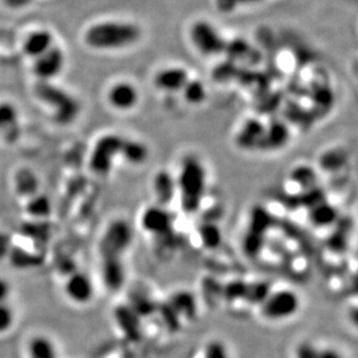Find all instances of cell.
I'll list each match as a JSON object with an SVG mask.
<instances>
[{
    "mask_svg": "<svg viewBox=\"0 0 358 358\" xmlns=\"http://www.w3.org/2000/svg\"><path fill=\"white\" fill-rule=\"evenodd\" d=\"M64 66V55L57 48H51L45 54L38 57L35 72L41 78H54Z\"/></svg>",
    "mask_w": 358,
    "mask_h": 358,
    "instance_id": "10",
    "label": "cell"
},
{
    "mask_svg": "<svg viewBox=\"0 0 358 358\" xmlns=\"http://www.w3.org/2000/svg\"><path fill=\"white\" fill-rule=\"evenodd\" d=\"M266 127L259 121L247 122L239 136V142L241 145L250 146L262 145L264 142Z\"/></svg>",
    "mask_w": 358,
    "mask_h": 358,
    "instance_id": "17",
    "label": "cell"
},
{
    "mask_svg": "<svg viewBox=\"0 0 358 358\" xmlns=\"http://www.w3.org/2000/svg\"><path fill=\"white\" fill-rule=\"evenodd\" d=\"M190 38L197 50L206 56H216L225 51L227 42L213 24L206 21H197L193 24Z\"/></svg>",
    "mask_w": 358,
    "mask_h": 358,
    "instance_id": "6",
    "label": "cell"
},
{
    "mask_svg": "<svg viewBox=\"0 0 358 358\" xmlns=\"http://www.w3.org/2000/svg\"><path fill=\"white\" fill-rule=\"evenodd\" d=\"M153 187H155L157 199L159 202V206H162L169 204L176 193V181L173 179L169 172L165 171L157 174Z\"/></svg>",
    "mask_w": 358,
    "mask_h": 358,
    "instance_id": "15",
    "label": "cell"
},
{
    "mask_svg": "<svg viewBox=\"0 0 358 358\" xmlns=\"http://www.w3.org/2000/svg\"><path fill=\"white\" fill-rule=\"evenodd\" d=\"M64 292L72 303L87 304L94 296V283L87 274L81 271L73 273L65 282Z\"/></svg>",
    "mask_w": 358,
    "mask_h": 358,
    "instance_id": "8",
    "label": "cell"
},
{
    "mask_svg": "<svg viewBox=\"0 0 358 358\" xmlns=\"http://www.w3.org/2000/svg\"><path fill=\"white\" fill-rule=\"evenodd\" d=\"M225 51L230 55V57L239 58V59L252 56L250 44L243 38H237V40L231 41L230 43H227Z\"/></svg>",
    "mask_w": 358,
    "mask_h": 358,
    "instance_id": "23",
    "label": "cell"
},
{
    "mask_svg": "<svg viewBox=\"0 0 358 358\" xmlns=\"http://www.w3.org/2000/svg\"><path fill=\"white\" fill-rule=\"evenodd\" d=\"M206 174L202 164L193 157L187 158L176 180V190L181 196V206L188 213L199 210L206 192Z\"/></svg>",
    "mask_w": 358,
    "mask_h": 358,
    "instance_id": "2",
    "label": "cell"
},
{
    "mask_svg": "<svg viewBox=\"0 0 358 358\" xmlns=\"http://www.w3.org/2000/svg\"><path fill=\"white\" fill-rule=\"evenodd\" d=\"M141 31L135 24L117 21H106L92 26L85 35L88 45L101 50H113L135 43Z\"/></svg>",
    "mask_w": 358,
    "mask_h": 358,
    "instance_id": "1",
    "label": "cell"
},
{
    "mask_svg": "<svg viewBox=\"0 0 358 358\" xmlns=\"http://www.w3.org/2000/svg\"><path fill=\"white\" fill-rule=\"evenodd\" d=\"M182 90L185 98L192 105H199L206 99V90L202 81L190 80L189 79Z\"/></svg>",
    "mask_w": 358,
    "mask_h": 358,
    "instance_id": "21",
    "label": "cell"
},
{
    "mask_svg": "<svg viewBox=\"0 0 358 358\" xmlns=\"http://www.w3.org/2000/svg\"><path fill=\"white\" fill-rule=\"evenodd\" d=\"M28 210L35 216H47L50 211V202L43 196L35 197L29 203Z\"/></svg>",
    "mask_w": 358,
    "mask_h": 358,
    "instance_id": "27",
    "label": "cell"
},
{
    "mask_svg": "<svg viewBox=\"0 0 358 358\" xmlns=\"http://www.w3.org/2000/svg\"><path fill=\"white\" fill-rule=\"evenodd\" d=\"M260 306L261 315L266 320H287L297 313L301 308V298L294 290L280 289L271 291Z\"/></svg>",
    "mask_w": 358,
    "mask_h": 358,
    "instance_id": "3",
    "label": "cell"
},
{
    "mask_svg": "<svg viewBox=\"0 0 358 358\" xmlns=\"http://www.w3.org/2000/svg\"><path fill=\"white\" fill-rule=\"evenodd\" d=\"M28 358H58V349L47 335H35L28 341Z\"/></svg>",
    "mask_w": 358,
    "mask_h": 358,
    "instance_id": "14",
    "label": "cell"
},
{
    "mask_svg": "<svg viewBox=\"0 0 358 358\" xmlns=\"http://www.w3.org/2000/svg\"><path fill=\"white\" fill-rule=\"evenodd\" d=\"M171 213L162 206H150L141 217V225L146 234L165 236L172 230Z\"/></svg>",
    "mask_w": 358,
    "mask_h": 358,
    "instance_id": "9",
    "label": "cell"
},
{
    "mask_svg": "<svg viewBox=\"0 0 358 358\" xmlns=\"http://www.w3.org/2000/svg\"><path fill=\"white\" fill-rule=\"evenodd\" d=\"M318 358H342L338 355V352L334 350H324V352H319Z\"/></svg>",
    "mask_w": 358,
    "mask_h": 358,
    "instance_id": "33",
    "label": "cell"
},
{
    "mask_svg": "<svg viewBox=\"0 0 358 358\" xmlns=\"http://www.w3.org/2000/svg\"><path fill=\"white\" fill-rule=\"evenodd\" d=\"M291 180L297 183L298 186L305 189H313L315 181H317V174L313 169L308 166H301L294 169L291 174Z\"/></svg>",
    "mask_w": 358,
    "mask_h": 358,
    "instance_id": "22",
    "label": "cell"
},
{
    "mask_svg": "<svg viewBox=\"0 0 358 358\" xmlns=\"http://www.w3.org/2000/svg\"><path fill=\"white\" fill-rule=\"evenodd\" d=\"M36 94L41 100L54 107L56 119L61 123L71 122L78 115V102L59 88L42 83L36 87Z\"/></svg>",
    "mask_w": 358,
    "mask_h": 358,
    "instance_id": "4",
    "label": "cell"
},
{
    "mask_svg": "<svg viewBox=\"0 0 358 358\" xmlns=\"http://www.w3.org/2000/svg\"><path fill=\"white\" fill-rule=\"evenodd\" d=\"M287 138H289V131H287V127L280 122H275L269 128L266 129L262 144H266L268 148L276 149V148L284 145L287 143Z\"/></svg>",
    "mask_w": 358,
    "mask_h": 358,
    "instance_id": "20",
    "label": "cell"
},
{
    "mask_svg": "<svg viewBox=\"0 0 358 358\" xmlns=\"http://www.w3.org/2000/svg\"><path fill=\"white\" fill-rule=\"evenodd\" d=\"M238 3H257V1H260V0H237Z\"/></svg>",
    "mask_w": 358,
    "mask_h": 358,
    "instance_id": "34",
    "label": "cell"
},
{
    "mask_svg": "<svg viewBox=\"0 0 358 358\" xmlns=\"http://www.w3.org/2000/svg\"><path fill=\"white\" fill-rule=\"evenodd\" d=\"M122 156L124 157L127 162H131V164H142L148 159L149 156V151L142 143L137 142V141H124L122 143L121 153Z\"/></svg>",
    "mask_w": 358,
    "mask_h": 358,
    "instance_id": "19",
    "label": "cell"
},
{
    "mask_svg": "<svg viewBox=\"0 0 358 358\" xmlns=\"http://www.w3.org/2000/svg\"><path fill=\"white\" fill-rule=\"evenodd\" d=\"M199 234L201 238L199 241L206 247L216 246L220 241V230L213 224H206L199 227Z\"/></svg>",
    "mask_w": 358,
    "mask_h": 358,
    "instance_id": "24",
    "label": "cell"
},
{
    "mask_svg": "<svg viewBox=\"0 0 358 358\" xmlns=\"http://www.w3.org/2000/svg\"><path fill=\"white\" fill-rule=\"evenodd\" d=\"M17 121V113L10 105H0V132L6 128H10L14 122Z\"/></svg>",
    "mask_w": 358,
    "mask_h": 358,
    "instance_id": "28",
    "label": "cell"
},
{
    "mask_svg": "<svg viewBox=\"0 0 358 358\" xmlns=\"http://www.w3.org/2000/svg\"><path fill=\"white\" fill-rule=\"evenodd\" d=\"M108 99L113 107L120 110H128L135 107L138 101V92L134 85L119 83L113 86L109 92Z\"/></svg>",
    "mask_w": 358,
    "mask_h": 358,
    "instance_id": "11",
    "label": "cell"
},
{
    "mask_svg": "<svg viewBox=\"0 0 358 358\" xmlns=\"http://www.w3.org/2000/svg\"><path fill=\"white\" fill-rule=\"evenodd\" d=\"M338 218V211L334 206L326 202H319L313 206L310 220L315 227H326L334 223Z\"/></svg>",
    "mask_w": 358,
    "mask_h": 358,
    "instance_id": "18",
    "label": "cell"
},
{
    "mask_svg": "<svg viewBox=\"0 0 358 358\" xmlns=\"http://www.w3.org/2000/svg\"><path fill=\"white\" fill-rule=\"evenodd\" d=\"M319 352L311 345H303L297 350V358H318Z\"/></svg>",
    "mask_w": 358,
    "mask_h": 358,
    "instance_id": "31",
    "label": "cell"
},
{
    "mask_svg": "<svg viewBox=\"0 0 358 358\" xmlns=\"http://www.w3.org/2000/svg\"><path fill=\"white\" fill-rule=\"evenodd\" d=\"M15 322V313L8 303L0 304V335L10 331Z\"/></svg>",
    "mask_w": 358,
    "mask_h": 358,
    "instance_id": "25",
    "label": "cell"
},
{
    "mask_svg": "<svg viewBox=\"0 0 358 358\" xmlns=\"http://www.w3.org/2000/svg\"><path fill=\"white\" fill-rule=\"evenodd\" d=\"M123 139L119 136L108 135L102 137L95 146L92 155L91 167L98 174H107L110 171L115 157L121 153Z\"/></svg>",
    "mask_w": 358,
    "mask_h": 358,
    "instance_id": "7",
    "label": "cell"
},
{
    "mask_svg": "<svg viewBox=\"0 0 358 358\" xmlns=\"http://www.w3.org/2000/svg\"><path fill=\"white\" fill-rule=\"evenodd\" d=\"M188 80H189V76L185 69L169 68L162 70L157 75L155 83L157 87L162 91L176 92L182 90Z\"/></svg>",
    "mask_w": 358,
    "mask_h": 358,
    "instance_id": "13",
    "label": "cell"
},
{
    "mask_svg": "<svg viewBox=\"0 0 358 358\" xmlns=\"http://www.w3.org/2000/svg\"><path fill=\"white\" fill-rule=\"evenodd\" d=\"M122 257H105L102 262V280L110 290H120L124 283V266Z\"/></svg>",
    "mask_w": 358,
    "mask_h": 358,
    "instance_id": "12",
    "label": "cell"
},
{
    "mask_svg": "<svg viewBox=\"0 0 358 358\" xmlns=\"http://www.w3.org/2000/svg\"><path fill=\"white\" fill-rule=\"evenodd\" d=\"M237 5V0H218V7H220L218 10L224 12H231Z\"/></svg>",
    "mask_w": 358,
    "mask_h": 358,
    "instance_id": "32",
    "label": "cell"
},
{
    "mask_svg": "<svg viewBox=\"0 0 358 358\" xmlns=\"http://www.w3.org/2000/svg\"><path fill=\"white\" fill-rule=\"evenodd\" d=\"M17 189L20 193H35L38 188V181L33 173L29 171H22L17 176Z\"/></svg>",
    "mask_w": 358,
    "mask_h": 358,
    "instance_id": "26",
    "label": "cell"
},
{
    "mask_svg": "<svg viewBox=\"0 0 358 358\" xmlns=\"http://www.w3.org/2000/svg\"><path fill=\"white\" fill-rule=\"evenodd\" d=\"M52 36L45 31H35L24 43V51L31 57H40L51 49Z\"/></svg>",
    "mask_w": 358,
    "mask_h": 358,
    "instance_id": "16",
    "label": "cell"
},
{
    "mask_svg": "<svg viewBox=\"0 0 358 358\" xmlns=\"http://www.w3.org/2000/svg\"><path fill=\"white\" fill-rule=\"evenodd\" d=\"M131 243V227L125 220H115L107 227L102 237L100 243L102 257H122Z\"/></svg>",
    "mask_w": 358,
    "mask_h": 358,
    "instance_id": "5",
    "label": "cell"
},
{
    "mask_svg": "<svg viewBox=\"0 0 358 358\" xmlns=\"http://www.w3.org/2000/svg\"><path fill=\"white\" fill-rule=\"evenodd\" d=\"M202 358H229L227 350L220 343H211L203 350Z\"/></svg>",
    "mask_w": 358,
    "mask_h": 358,
    "instance_id": "29",
    "label": "cell"
},
{
    "mask_svg": "<svg viewBox=\"0 0 358 358\" xmlns=\"http://www.w3.org/2000/svg\"><path fill=\"white\" fill-rule=\"evenodd\" d=\"M10 294H12V287L6 278H0V304L8 303Z\"/></svg>",
    "mask_w": 358,
    "mask_h": 358,
    "instance_id": "30",
    "label": "cell"
}]
</instances>
